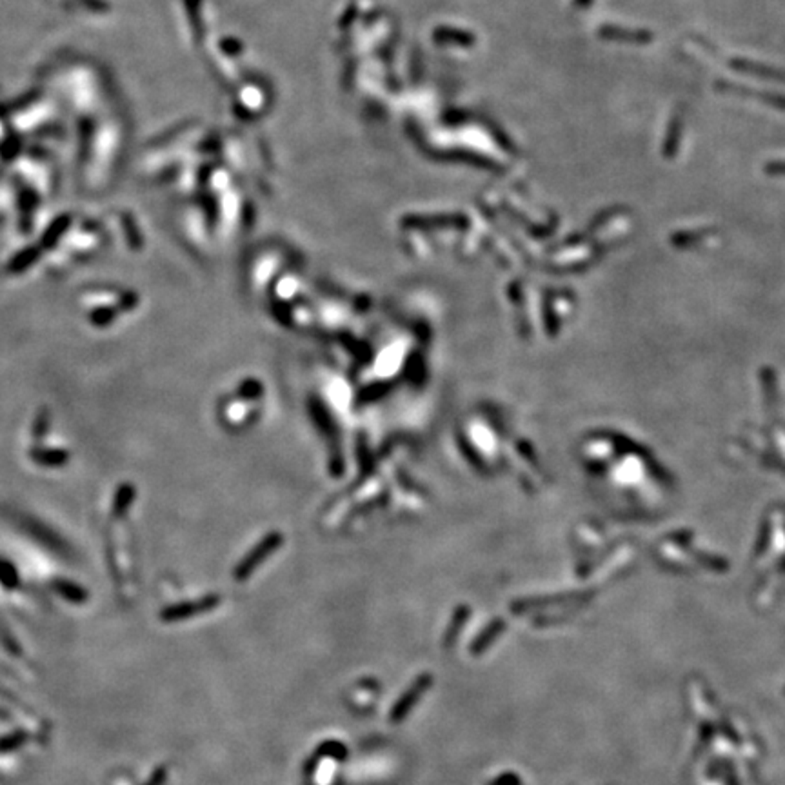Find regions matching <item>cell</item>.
Returning <instances> with one entry per match:
<instances>
[{
    "label": "cell",
    "mask_w": 785,
    "mask_h": 785,
    "mask_svg": "<svg viewBox=\"0 0 785 785\" xmlns=\"http://www.w3.org/2000/svg\"><path fill=\"white\" fill-rule=\"evenodd\" d=\"M220 602L222 600H220L218 595H209V597L193 602H180L176 606H169L162 611L160 620L162 622H180V620L193 618V616L213 611L216 606H220Z\"/></svg>",
    "instance_id": "1"
},
{
    "label": "cell",
    "mask_w": 785,
    "mask_h": 785,
    "mask_svg": "<svg viewBox=\"0 0 785 785\" xmlns=\"http://www.w3.org/2000/svg\"><path fill=\"white\" fill-rule=\"evenodd\" d=\"M280 542H282V536H280V534H270L268 539L262 540V542L258 543L249 555H246V557L242 558V562L238 564L237 569H235L233 573L235 578H237L238 582H242V580H246L247 576H251L253 571L260 566V562H264L265 558L270 557L275 549L279 548Z\"/></svg>",
    "instance_id": "2"
},
{
    "label": "cell",
    "mask_w": 785,
    "mask_h": 785,
    "mask_svg": "<svg viewBox=\"0 0 785 785\" xmlns=\"http://www.w3.org/2000/svg\"><path fill=\"white\" fill-rule=\"evenodd\" d=\"M32 457L35 462L48 467H60L69 460L68 451L64 449H33Z\"/></svg>",
    "instance_id": "3"
},
{
    "label": "cell",
    "mask_w": 785,
    "mask_h": 785,
    "mask_svg": "<svg viewBox=\"0 0 785 785\" xmlns=\"http://www.w3.org/2000/svg\"><path fill=\"white\" fill-rule=\"evenodd\" d=\"M51 588L59 592L60 597L66 598L68 602H73V604H82V602L88 600V595H85L84 589L81 585H76V583L68 582V580H53Z\"/></svg>",
    "instance_id": "4"
},
{
    "label": "cell",
    "mask_w": 785,
    "mask_h": 785,
    "mask_svg": "<svg viewBox=\"0 0 785 785\" xmlns=\"http://www.w3.org/2000/svg\"><path fill=\"white\" fill-rule=\"evenodd\" d=\"M427 686H429V678H420V680H418V682L413 686V689H411V693H409V696L405 695V696H404V700H402L398 705H396V707H395V713H393V718H395V720H398L400 716H404L405 711H408L409 707H411V705H413L415 702H417V696L420 695V691H424V689H426Z\"/></svg>",
    "instance_id": "5"
},
{
    "label": "cell",
    "mask_w": 785,
    "mask_h": 785,
    "mask_svg": "<svg viewBox=\"0 0 785 785\" xmlns=\"http://www.w3.org/2000/svg\"><path fill=\"white\" fill-rule=\"evenodd\" d=\"M135 500V489H133V485H120V489H118L117 496H115V502H113V513L117 516H122L124 513L127 511V507L131 506V502Z\"/></svg>",
    "instance_id": "6"
},
{
    "label": "cell",
    "mask_w": 785,
    "mask_h": 785,
    "mask_svg": "<svg viewBox=\"0 0 785 785\" xmlns=\"http://www.w3.org/2000/svg\"><path fill=\"white\" fill-rule=\"evenodd\" d=\"M27 742V735L24 731H15L11 735L4 736L0 740V753H11V751L22 747Z\"/></svg>",
    "instance_id": "7"
},
{
    "label": "cell",
    "mask_w": 785,
    "mask_h": 785,
    "mask_svg": "<svg viewBox=\"0 0 785 785\" xmlns=\"http://www.w3.org/2000/svg\"><path fill=\"white\" fill-rule=\"evenodd\" d=\"M117 313L118 310H115V307H100V310H95L91 313V322L99 328H104V326H109L115 320Z\"/></svg>",
    "instance_id": "8"
},
{
    "label": "cell",
    "mask_w": 785,
    "mask_h": 785,
    "mask_svg": "<svg viewBox=\"0 0 785 785\" xmlns=\"http://www.w3.org/2000/svg\"><path fill=\"white\" fill-rule=\"evenodd\" d=\"M36 258V251H33V249H26V251H22L20 255H17L13 258V262L9 264V270L11 271H24L26 268H29V265L35 262Z\"/></svg>",
    "instance_id": "9"
},
{
    "label": "cell",
    "mask_w": 785,
    "mask_h": 785,
    "mask_svg": "<svg viewBox=\"0 0 785 785\" xmlns=\"http://www.w3.org/2000/svg\"><path fill=\"white\" fill-rule=\"evenodd\" d=\"M260 393H262V386L256 380H246L240 384V387H238V396H242V398L246 400L258 398Z\"/></svg>",
    "instance_id": "10"
},
{
    "label": "cell",
    "mask_w": 785,
    "mask_h": 785,
    "mask_svg": "<svg viewBox=\"0 0 785 785\" xmlns=\"http://www.w3.org/2000/svg\"><path fill=\"white\" fill-rule=\"evenodd\" d=\"M0 582L4 583L6 588H15L18 582L17 571L8 562H0Z\"/></svg>",
    "instance_id": "11"
},
{
    "label": "cell",
    "mask_w": 785,
    "mask_h": 785,
    "mask_svg": "<svg viewBox=\"0 0 785 785\" xmlns=\"http://www.w3.org/2000/svg\"><path fill=\"white\" fill-rule=\"evenodd\" d=\"M167 780V769L166 767H158L157 771L153 772L151 778L148 780V784L146 785H164Z\"/></svg>",
    "instance_id": "12"
},
{
    "label": "cell",
    "mask_w": 785,
    "mask_h": 785,
    "mask_svg": "<svg viewBox=\"0 0 785 785\" xmlns=\"http://www.w3.org/2000/svg\"><path fill=\"white\" fill-rule=\"evenodd\" d=\"M48 426H50V420H48V411H42L41 417L36 418V424H35V435L36 436H42V433H46V429H48Z\"/></svg>",
    "instance_id": "13"
}]
</instances>
